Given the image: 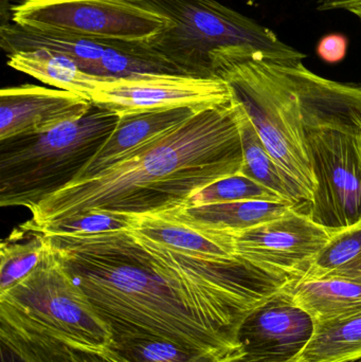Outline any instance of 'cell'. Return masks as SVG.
Here are the masks:
<instances>
[{"label":"cell","mask_w":361,"mask_h":362,"mask_svg":"<svg viewBox=\"0 0 361 362\" xmlns=\"http://www.w3.org/2000/svg\"><path fill=\"white\" fill-rule=\"evenodd\" d=\"M45 234L112 338H161L223 357L242 352L237 334L254 308L220 259L129 231Z\"/></svg>","instance_id":"obj_1"},{"label":"cell","mask_w":361,"mask_h":362,"mask_svg":"<svg viewBox=\"0 0 361 362\" xmlns=\"http://www.w3.org/2000/svg\"><path fill=\"white\" fill-rule=\"evenodd\" d=\"M242 165L239 105L232 100L201 110L99 175L69 183L30 209L32 217L23 225L40 229L93 210L131 216L169 212L237 175Z\"/></svg>","instance_id":"obj_2"},{"label":"cell","mask_w":361,"mask_h":362,"mask_svg":"<svg viewBox=\"0 0 361 362\" xmlns=\"http://www.w3.org/2000/svg\"><path fill=\"white\" fill-rule=\"evenodd\" d=\"M131 1L170 21L146 42L186 76H214V63L223 57L280 64L300 63L307 57L268 28L216 0Z\"/></svg>","instance_id":"obj_3"},{"label":"cell","mask_w":361,"mask_h":362,"mask_svg":"<svg viewBox=\"0 0 361 362\" xmlns=\"http://www.w3.org/2000/svg\"><path fill=\"white\" fill-rule=\"evenodd\" d=\"M119 120L118 115L93 105L84 118L48 133L0 141V206L30 210L76 180Z\"/></svg>","instance_id":"obj_4"},{"label":"cell","mask_w":361,"mask_h":362,"mask_svg":"<svg viewBox=\"0 0 361 362\" xmlns=\"http://www.w3.org/2000/svg\"><path fill=\"white\" fill-rule=\"evenodd\" d=\"M213 74L228 84L233 100L244 108L267 151L311 202L315 180L298 99L284 64L224 57L214 63Z\"/></svg>","instance_id":"obj_5"},{"label":"cell","mask_w":361,"mask_h":362,"mask_svg":"<svg viewBox=\"0 0 361 362\" xmlns=\"http://www.w3.org/2000/svg\"><path fill=\"white\" fill-rule=\"evenodd\" d=\"M0 305L78 348L103 353L112 344L107 325L66 272L50 243L37 267L18 284L0 293Z\"/></svg>","instance_id":"obj_6"},{"label":"cell","mask_w":361,"mask_h":362,"mask_svg":"<svg viewBox=\"0 0 361 362\" xmlns=\"http://www.w3.org/2000/svg\"><path fill=\"white\" fill-rule=\"evenodd\" d=\"M11 12L28 29L125 42H148L170 23L131 0H23Z\"/></svg>","instance_id":"obj_7"},{"label":"cell","mask_w":361,"mask_h":362,"mask_svg":"<svg viewBox=\"0 0 361 362\" xmlns=\"http://www.w3.org/2000/svg\"><path fill=\"white\" fill-rule=\"evenodd\" d=\"M315 189L311 218L331 232L361 221V129H304Z\"/></svg>","instance_id":"obj_8"},{"label":"cell","mask_w":361,"mask_h":362,"mask_svg":"<svg viewBox=\"0 0 361 362\" xmlns=\"http://www.w3.org/2000/svg\"><path fill=\"white\" fill-rule=\"evenodd\" d=\"M0 45L8 54L33 49L61 53L87 74L103 78L114 80L146 74H182L146 42L82 37L28 29L13 23L1 25Z\"/></svg>","instance_id":"obj_9"},{"label":"cell","mask_w":361,"mask_h":362,"mask_svg":"<svg viewBox=\"0 0 361 362\" xmlns=\"http://www.w3.org/2000/svg\"><path fill=\"white\" fill-rule=\"evenodd\" d=\"M232 100L228 84L218 76L174 74L108 78L91 95L93 105L119 117L182 107L205 110Z\"/></svg>","instance_id":"obj_10"},{"label":"cell","mask_w":361,"mask_h":362,"mask_svg":"<svg viewBox=\"0 0 361 362\" xmlns=\"http://www.w3.org/2000/svg\"><path fill=\"white\" fill-rule=\"evenodd\" d=\"M228 234L235 257L301 280L333 232L316 223L307 211L294 208L277 218Z\"/></svg>","instance_id":"obj_11"},{"label":"cell","mask_w":361,"mask_h":362,"mask_svg":"<svg viewBox=\"0 0 361 362\" xmlns=\"http://www.w3.org/2000/svg\"><path fill=\"white\" fill-rule=\"evenodd\" d=\"M288 286L263 302L242 323L239 346L247 354L295 361L315 331V321L292 299Z\"/></svg>","instance_id":"obj_12"},{"label":"cell","mask_w":361,"mask_h":362,"mask_svg":"<svg viewBox=\"0 0 361 362\" xmlns=\"http://www.w3.org/2000/svg\"><path fill=\"white\" fill-rule=\"evenodd\" d=\"M93 107L91 100L61 89L32 84L6 87L0 91V141L48 133L81 120Z\"/></svg>","instance_id":"obj_13"},{"label":"cell","mask_w":361,"mask_h":362,"mask_svg":"<svg viewBox=\"0 0 361 362\" xmlns=\"http://www.w3.org/2000/svg\"><path fill=\"white\" fill-rule=\"evenodd\" d=\"M298 99L304 129H361V81L343 83L318 76L302 62L284 64Z\"/></svg>","instance_id":"obj_14"},{"label":"cell","mask_w":361,"mask_h":362,"mask_svg":"<svg viewBox=\"0 0 361 362\" xmlns=\"http://www.w3.org/2000/svg\"><path fill=\"white\" fill-rule=\"evenodd\" d=\"M0 362H110L102 353L78 348L30 325L0 305Z\"/></svg>","instance_id":"obj_15"},{"label":"cell","mask_w":361,"mask_h":362,"mask_svg":"<svg viewBox=\"0 0 361 362\" xmlns=\"http://www.w3.org/2000/svg\"><path fill=\"white\" fill-rule=\"evenodd\" d=\"M201 110H203L182 107L120 116L114 133L74 181L99 175L120 163L126 155L192 118Z\"/></svg>","instance_id":"obj_16"},{"label":"cell","mask_w":361,"mask_h":362,"mask_svg":"<svg viewBox=\"0 0 361 362\" xmlns=\"http://www.w3.org/2000/svg\"><path fill=\"white\" fill-rule=\"evenodd\" d=\"M297 208L290 202L245 200L192 206L169 211L178 221L203 231L235 233L271 221Z\"/></svg>","instance_id":"obj_17"},{"label":"cell","mask_w":361,"mask_h":362,"mask_svg":"<svg viewBox=\"0 0 361 362\" xmlns=\"http://www.w3.org/2000/svg\"><path fill=\"white\" fill-rule=\"evenodd\" d=\"M129 233L139 240L187 255L235 257L228 233L196 229L169 213L138 216Z\"/></svg>","instance_id":"obj_18"},{"label":"cell","mask_w":361,"mask_h":362,"mask_svg":"<svg viewBox=\"0 0 361 362\" xmlns=\"http://www.w3.org/2000/svg\"><path fill=\"white\" fill-rule=\"evenodd\" d=\"M288 289L315 323L361 310V278L301 279L290 283Z\"/></svg>","instance_id":"obj_19"},{"label":"cell","mask_w":361,"mask_h":362,"mask_svg":"<svg viewBox=\"0 0 361 362\" xmlns=\"http://www.w3.org/2000/svg\"><path fill=\"white\" fill-rule=\"evenodd\" d=\"M8 65L45 84L91 100L100 85L108 78L87 74L66 55L46 49L21 50L8 54Z\"/></svg>","instance_id":"obj_20"},{"label":"cell","mask_w":361,"mask_h":362,"mask_svg":"<svg viewBox=\"0 0 361 362\" xmlns=\"http://www.w3.org/2000/svg\"><path fill=\"white\" fill-rule=\"evenodd\" d=\"M237 105L243 146V165L239 173L276 192L297 208L307 206L309 209V198L304 189L282 171L267 151L244 108L239 103Z\"/></svg>","instance_id":"obj_21"},{"label":"cell","mask_w":361,"mask_h":362,"mask_svg":"<svg viewBox=\"0 0 361 362\" xmlns=\"http://www.w3.org/2000/svg\"><path fill=\"white\" fill-rule=\"evenodd\" d=\"M361 359V310L315 323L313 337L295 362H347Z\"/></svg>","instance_id":"obj_22"},{"label":"cell","mask_w":361,"mask_h":362,"mask_svg":"<svg viewBox=\"0 0 361 362\" xmlns=\"http://www.w3.org/2000/svg\"><path fill=\"white\" fill-rule=\"evenodd\" d=\"M102 354L110 362H220L228 358L154 337L112 338Z\"/></svg>","instance_id":"obj_23"},{"label":"cell","mask_w":361,"mask_h":362,"mask_svg":"<svg viewBox=\"0 0 361 362\" xmlns=\"http://www.w3.org/2000/svg\"><path fill=\"white\" fill-rule=\"evenodd\" d=\"M46 234L20 225L0 245V293L27 278L48 249Z\"/></svg>","instance_id":"obj_24"},{"label":"cell","mask_w":361,"mask_h":362,"mask_svg":"<svg viewBox=\"0 0 361 362\" xmlns=\"http://www.w3.org/2000/svg\"><path fill=\"white\" fill-rule=\"evenodd\" d=\"M326 276L361 278V221L333 232L328 245L303 279Z\"/></svg>","instance_id":"obj_25"},{"label":"cell","mask_w":361,"mask_h":362,"mask_svg":"<svg viewBox=\"0 0 361 362\" xmlns=\"http://www.w3.org/2000/svg\"><path fill=\"white\" fill-rule=\"evenodd\" d=\"M245 200L288 202L268 187L239 173L208 185L193 195L186 204L201 206Z\"/></svg>","instance_id":"obj_26"},{"label":"cell","mask_w":361,"mask_h":362,"mask_svg":"<svg viewBox=\"0 0 361 362\" xmlns=\"http://www.w3.org/2000/svg\"><path fill=\"white\" fill-rule=\"evenodd\" d=\"M137 217L120 213L93 210L63 221H55L35 230H40L44 233L97 235L110 232L131 231Z\"/></svg>","instance_id":"obj_27"},{"label":"cell","mask_w":361,"mask_h":362,"mask_svg":"<svg viewBox=\"0 0 361 362\" xmlns=\"http://www.w3.org/2000/svg\"><path fill=\"white\" fill-rule=\"evenodd\" d=\"M349 40L341 33L328 34L319 40L317 54L322 61L329 64H336L347 57Z\"/></svg>","instance_id":"obj_28"},{"label":"cell","mask_w":361,"mask_h":362,"mask_svg":"<svg viewBox=\"0 0 361 362\" xmlns=\"http://www.w3.org/2000/svg\"><path fill=\"white\" fill-rule=\"evenodd\" d=\"M358 2L361 0H318V8L321 11L345 10L347 6Z\"/></svg>","instance_id":"obj_29"},{"label":"cell","mask_w":361,"mask_h":362,"mask_svg":"<svg viewBox=\"0 0 361 362\" xmlns=\"http://www.w3.org/2000/svg\"><path fill=\"white\" fill-rule=\"evenodd\" d=\"M220 362H295V361H278L273 359L263 358V357L254 356V355L247 354V353H242L235 355V356L228 357L224 361Z\"/></svg>","instance_id":"obj_30"},{"label":"cell","mask_w":361,"mask_h":362,"mask_svg":"<svg viewBox=\"0 0 361 362\" xmlns=\"http://www.w3.org/2000/svg\"><path fill=\"white\" fill-rule=\"evenodd\" d=\"M345 10L349 11V12L353 13L355 16H357L358 18L361 21V4H353V6H348Z\"/></svg>","instance_id":"obj_31"},{"label":"cell","mask_w":361,"mask_h":362,"mask_svg":"<svg viewBox=\"0 0 361 362\" xmlns=\"http://www.w3.org/2000/svg\"><path fill=\"white\" fill-rule=\"evenodd\" d=\"M347 362H361V359H360V361H347Z\"/></svg>","instance_id":"obj_32"},{"label":"cell","mask_w":361,"mask_h":362,"mask_svg":"<svg viewBox=\"0 0 361 362\" xmlns=\"http://www.w3.org/2000/svg\"><path fill=\"white\" fill-rule=\"evenodd\" d=\"M358 4H361V2H358ZM351 6H353V4H351ZM347 8H348V6H347Z\"/></svg>","instance_id":"obj_33"}]
</instances>
